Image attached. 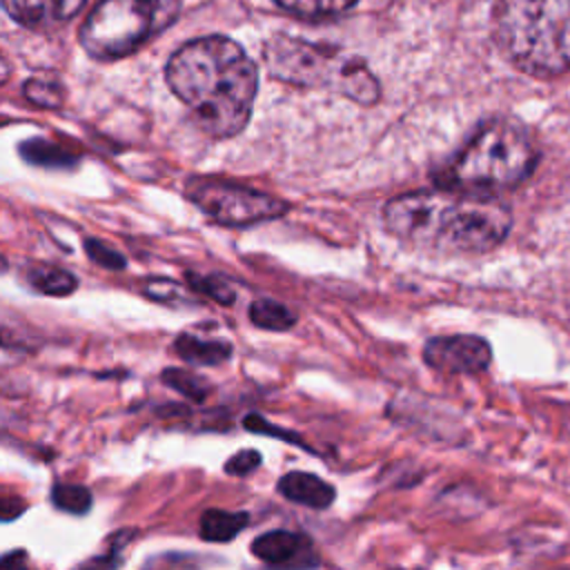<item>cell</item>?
<instances>
[{
    "label": "cell",
    "instance_id": "cell-1",
    "mask_svg": "<svg viewBox=\"0 0 570 570\" xmlns=\"http://www.w3.org/2000/svg\"><path fill=\"white\" fill-rule=\"evenodd\" d=\"M165 78L205 134L232 138L245 129L258 89V69L232 38L189 40L169 58Z\"/></svg>",
    "mask_w": 570,
    "mask_h": 570
},
{
    "label": "cell",
    "instance_id": "cell-2",
    "mask_svg": "<svg viewBox=\"0 0 570 570\" xmlns=\"http://www.w3.org/2000/svg\"><path fill=\"white\" fill-rule=\"evenodd\" d=\"M390 234L439 254H483L510 232V209L490 198L450 189H421L392 198L383 209Z\"/></svg>",
    "mask_w": 570,
    "mask_h": 570
},
{
    "label": "cell",
    "instance_id": "cell-3",
    "mask_svg": "<svg viewBox=\"0 0 570 570\" xmlns=\"http://www.w3.org/2000/svg\"><path fill=\"white\" fill-rule=\"evenodd\" d=\"M539 149L514 118L485 120L434 174L439 189L488 196L521 185L537 167Z\"/></svg>",
    "mask_w": 570,
    "mask_h": 570
},
{
    "label": "cell",
    "instance_id": "cell-4",
    "mask_svg": "<svg viewBox=\"0 0 570 570\" xmlns=\"http://www.w3.org/2000/svg\"><path fill=\"white\" fill-rule=\"evenodd\" d=\"M492 33L501 53L528 76L570 71V0H497Z\"/></svg>",
    "mask_w": 570,
    "mask_h": 570
},
{
    "label": "cell",
    "instance_id": "cell-5",
    "mask_svg": "<svg viewBox=\"0 0 570 570\" xmlns=\"http://www.w3.org/2000/svg\"><path fill=\"white\" fill-rule=\"evenodd\" d=\"M263 53L269 73L283 82L325 87L358 105H372L379 100V80L367 65L336 47L276 33L265 42Z\"/></svg>",
    "mask_w": 570,
    "mask_h": 570
},
{
    "label": "cell",
    "instance_id": "cell-6",
    "mask_svg": "<svg viewBox=\"0 0 570 570\" xmlns=\"http://www.w3.org/2000/svg\"><path fill=\"white\" fill-rule=\"evenodd\" d=\"M183 0H100L80 29L82 49L96 60H118L165 31Z\"/></svg>",
    "mask_w": 570,
    "mask_h": 570
},
{
    "label": "cell",
    "instance_id": "cell-7",
    "mask_svg": "<svg viewBox=\"0 0 570 570\" xmlns=\"http://www.w3.org/2000/svg\"><path fill=\"white\" fill-rule=\"evenodd\" d=\"M187 196L220 225H254L278 218L287 212V203L272 194L220 180H196L187 187Z\"/></svg>",
    "mask_w": 570,
    "mask_h": 570
},
{
    "label": "cell",
    "instance_id": "cell-8",
    "mask_svg": "<svg viewBox=\"0 0 570 570\" xmlns=\"http://www.w3.org/2000/svg\"><path fill=\"white\" fill-rule=\"evenodd\" d=\"M423 361L443 374H479L492 361V347L474 334L434 336L423 345Z\"/></svg>",
    "mask_w": 570,
    "mask_h": 570
},
{
    "label": "cell",
    "instance_id": "cell-9",
    "mask_svg": "<svg viewBox=\"0 0 570 570\" xmlns=\"http://www.w3.org/2000/svg\"><path fill=\"white\" fill-rule=\"evenodd\" d=\"M252 554L269 570H314L321 559L312 539L294 530H267L252 541Z\"/></svg>",
    "mask_w": 570,
    "mask_h": 570
},
{
    "label": "cell",
    "instance_id": "cell-10",
    "mask_svg": "<svg viewBox=\"0 0 570 570\" xmlns=\"http://www.w3.org/2000/svg\"><path fill=\"white\" fill-rule=\"evenodd\" d=\"M7 13L29 29H51L71 20L85 0H2Z\"/></svg>",
    "mask_w": 570,
    "mask_h": 570
},
{
    "label": "cell",
    "instance_id": "cell-11",
    "mask_svg": "<svg viewBox=\"0 0 570 570\" xmlns=\"http://www.w3.org/2000/svg\"><path fill=\"white\" fill-rule=\"evenodd\" d=\"M276 492L298 505L312 508V510H325L334 503L336 499V488L321 479L318 474L312 472H303V470H292L287 474H283L276 481Z\"/></svg>",
    "mask_w": 570,
    "mask_h": 570
},
{
    "label": "cell",
    "instance_id": "cell-12",
    "mask_svg": "<svg viewBox=\"0 0 570 570\" xmlns=\"http://www.w3.org/2000/svg\"><path fill=\"white\" fill-rule=\"evenodd\" d=\"M249 525V512L207 508L198 519V532L203 541L227 543L236 539Z\"/></svg>",
    "mask_w": 570,
    "mask_h": 570
},
{
    "label": "cell",
    "instance_id": "cell-13",
    "mask_svg": "<svg viewBox=\"0 0 570 570\" xmlns=\"http://www.w3.org/2000/svg\"><path fill=\"white\" fill-rule=\"evenodd\" d=\"M174 352L191 365H220L225 363L234 347L227 341H218V338H200L194 334H180L174 341Z\"/></svg>",
    "mask_w": 570,
    "mask_h": 570
},
{
    "label": "cell",
    "instance_id": "cell-14",
    "mask_svg": "<svg viewBox=\"0 0 570 570\" xmlns=\"http://www.w3.org/2000/svg\"><path fill=\"white\" fill-rule=\"evenodd\" d=\"M249 321L261 327V330H269V332H285L296 323V314L272 298H258L252 303L249 307Z\"/></svg>",
    "mask_w": 570,
    "mask_h": 570
},
{
    "label": "cell",
    "instance_id": "cell-15",
    "mask_svg": "<svg viewBox=\"0 0 570 570\" xmlns=\"http://www.w3.org/2000/svg\"><path fill=\"white\" fill-rule=\"evenodd\" d=\"M27 278H29V283L38 292H42L47 296L71 294L76 289V285H78L73 274H69V272H65L60 267H53V265H36V267L29 269Z\"/></svg>",
    "mask_w": 570,
    "mask_h": 570
},
{
    "label": "cell",
    "instance_id": "cell-16",
    "mask_svg": "<svg viewBox=\"0 0 570 570\" xmlns=\"http://www.w3.org/2000/svg\"><path fill=\"white\" fill-rule=\"evenodd\" d=\"M51 505L60 512H67V514H73V517H82L91 510V492L89 488L80 485V483H53L51 485Z\"/></svg>",
    "mask_w": 570,
    "mask_h": 570
},
{
    "label": "cell",
    "instance_id": "cell-17",
    "mask_svg": "<svg viewBox=\"0 0 570 570\" xmlns=\"http://www.w3.org/2000/svg\"><path fill=\"white\" fill-rule=\"evenodd\" d=\"M160 381L167 387L180 392L183 396H187L189 401H196V403H203L209 396V392H212V385H209L207 379H203V376H198V374H194L189 370H180V367L163 370Z\"/></svg>",
    "mask_w": 570,
    "mask_h": 570
},
{
    "label": "cell",
    "instance_id": "cell-18",
    "mask_svg": "<svg viewBox=\"0 0 570 570\" xmlns=\"http://www.w3.org/2000/svg\"><path fill=\"white\" fill-rule=\"evenodd\" d=\"M289 13L303 16V18H330L345 13L352 9L358 0H274Z\"/></svg>",
    "mask_w": 570,
    "mask_h": 570
},
{
    "label": "cell",
    "instance_id": "cell-19",
    "mask_svg": "<svg viewBox=\"0 0 570 570\" xmlns=\"http://www.w3.org/2000/svg\"><path fill=\"white\" fill-rule=\"evenodd\" d=\"M136 537V530H120V532H114L111 539H109V550L107 552H100L91 559H87L85 563H80L76 570H116L122 561V552H125V546Z\"/></svg>",
    "mask_w": 570,
    "mask_h": 570
},
{
    "label": "cell",
    "instance_id": "cell-20",
    "mask_svg": "<svg viewBox=\"0 0 570 570\" xmlns=\"http://www.w3.org/2000/svg\"><path fill=\"white\" fill-rule=\"evenodd\" d=\"M243 428H245L247 432H252V434L274 436V439L287 441V443H292V445H296V448H303V450H307V452L314 454V450L303 441L301 434H296V432H292V430H285V428H281V425H274L272 421L263 419V416L256 414V412H249V414L243 416Z\"/></svg>",
    "mask_w": 570,
    "mask_h": 570
},
{
    "label": "cell",
    "instance_id": "cell-21",
    "mask_svg": "<svg viewBox=\"0 0 570 570\" xmlns=\"http://www.w3.org/2000/svg\"><path fill=\"white\" fill-rule=\"evenodd\" d=\"M189 283H191L194 289L214 298L220 305H232L234 298H236L234 289L218 276H194V274H189Z\"/></svg>",
    "mask_w": 570,
    "mask_h": 570
},
{
    "label": "cell",
    "instance_id": "cell-22",
    "mask_svg": "<svg viewBox=\"0 0 570 570\" xmlns=\"http://www.w3.org/2000/svg\"><path fill=\"white\" fill-rule=\"evenodd\" d=\"M24 96L40 105V107H58L62 102V91L56 82H42V80H29L24 85Z\"/></svg>",
    "mask_w": 570,
    "mask_h": 570
},
{
    "label": "cell",
    "instance_id": "cell-23",
    "mask_svg": "<svg viewBox=\"0 0 570 570\" xmlns=\"http://www.w3.org/2000/svg\"><path fill=\"white\" fill-rule=\"evenodd\" d=\"M261 461H263L261 452L247 448V450H238L236 454H232V456L225 461L223 470H225L227 474H232V476H247L249 472H254V470L261 465Z\"/></svg>",
    "mask_w": 570,
    "mask_h": 570
},
{
    "label": "cell",
    "instance_id": "cell-24",
    "mask_svg": "<svg viewBox=\"0 0 570 570\" xmlns=\"http://www.w3.org/2000/svg\"><path fill=\"white\" fill-rule=\"evenodd\" d=\"M85 249H87L89 258L96 261L102 267H109V269H122L125 267V258L118 252H114L111 247H107L105 243L96 240V238L85 240Z\"/></svg>",
    "mask_w": 570,
    "mask_h": 570
}]
</instances>
